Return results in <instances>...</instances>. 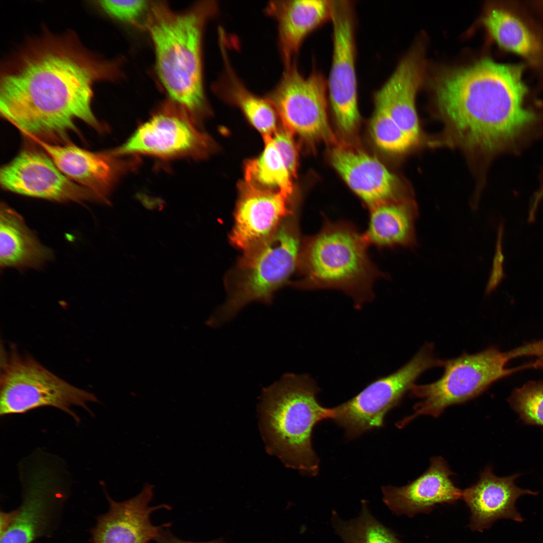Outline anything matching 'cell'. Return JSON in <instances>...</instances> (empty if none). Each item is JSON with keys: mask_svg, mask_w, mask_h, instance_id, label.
Segmentation results:
<instances>
[{"mask_svg": "<svg viewBox=\"0 0 543 543\" xmlns=\"http://www.w3.org/2000/svg\"><path fill=\"white\" fill-rule=\"evenodd\" d=\"M116 63L85 48L72 32H46L5 63L0 78L2 117L38 141L63 139L80 120L98 128L93 86L118 74Z\"/></svg>", "mask_w": 543, "mask_h": 543, "instance_id": "6da1fadb", "label": "cell"}, {"mask_svg": "<svg viewBox=\"0 0 543 543\" xmlns=\"http://www.w3.org/2000/svg\"><path fill=\"white\" fill-rule=\"evenodd\" d=\"M526 87L519 66L485 58L438 81V109L450 134L470 150L491 151L532 120L523 107Z\"/></svg>", "mask_w": 543, "mask_h": 543, "instance_id": "7a4b0ae2", "label": "cell"}, {"mask_svg": "<svg viewBox=\"0 0 543 543\" xmlns=\"http://www.w3.org/2000/svg\"><path fill=\"white\" fill-rule=\"evenodd\" d=\"M146 26L153 42L158 77L172 100L188 112L205 106L202 71L204 25L217 9L213 1L178 13L166 4L150 6Z\"/></svg>", "mask_w": 543, "mask_h": 543, "instance_id": "3957f363", "label": "cell"}, {"mask_svg": "<svg viewBox=\"0 0 543 543\" xmlns=\"http://www.w3.org/2000/svg\"><path fill=\"white\" fill-rule=\"evenodd\" d=\"M318 388L306 375L287 374L263 390L258 405L260 427L266 449L286 467L317 475L319 459L313 449L315 425L332 419V408L317 401Z\"/></svg>", "mask_w": 543, "mask_h": 543, "instance_id": "277c9868", "label": "cell"}, {"mask_svg": "<svg viewBox=\"0 0 543 543\" xmlns=\"http://www.w3.org/2000/svg\"><path fill=\"white\" fill-rule=\"evenodd\" d=\"M369 245L351 223L325 220L317 233L303 240L298 267L301 278L293 285L340 290L359 308L374 298V282L384 275L371 260Z\"/></svg>", "mask_w": 543, "mask_h": 543, "instance_id": "5b68a950", "label": "cell"}, {"mask_svg": "<svg viewBox=\"0 0 543 543\" xmlns=\"http://www.w3.org/2000/svg\"><path fill=\"white\" fill-rule=\"evenodd\" d=\"M303 241L294 214L267 240L244 252L227 278V299L211 318L210 324H223L251 302L269 303L298 269Z\"/></svg>", "mask_w": 543, "mask_h": 543, "instance_id": "8992f818", "label": "cell"}, {"mask_svg": "<svg viewBox=\"0 0 543 543\" xmlns=\"http://www.w3.org/2000/svg\"><path fill=\"white\" fill-rule=\"evenodd\" d=\"M543 349V340L528 343L514 349L502 352L490 347L481 352L463 353L443 360V375L436 381L425 385L413 384L411 395L420 399L414 413L399 422L402 427L420 415L439 417L447 407L461 404L481 395L497 381L519 371L535 368V362L513 368L506 364L516 357L538 356Z\"/></svg>", "mask_w": 543, "mask_h": 543, "instance_id": "52a82bcc", "label": "cell"}, {"mask_svg": "<svg viewBox=\"0 0 543 543\" xmlns=\"http://www.w3.org/2000/svg\"><path fill=\"white\" fill-rule=\"evenodd\" d=\"M97 402L93 394L60 378L31 356L20 353L16 346L3 350L0 373L1 415L24 413L48 406L58 408L77 420L72 407L89 411L88 403Z\"/></svg>", "mask_w": 543, "mask_h": 543, "instance_id": "ba28073f", "label": "cell"}, {"mask_svg": "<svg viewBox=\"0 0 543 543\" xmlns=\"http://www.w3.org/2000/svg\"><path fill=\"white\" fill-rule=\"evenodd\" d=\"M434 346L427 343L407 364L395 372L371 383L357 395L332 408V419L345 431L349 438L383 425L387 412L397 406L425 371L442 366Z\"/></svg>", "mask_w": 543, "mask_h": 543, "instance_id": "9c48e42d", "label": "cell"}, {"mask_svg": "<svg viewBox=\"0 0 543 543\" xmlns=\"http://www.w3.org/2000/svg\"><path fill=\"white\" fill-rule=\"evenodd\" d=\"M327 82L314 70L307 77L294 62L285 66L278 85L266 99L274 107L283 127L309 141L335 143L327 114Z\"/></svg>", "mask_w": 543, "mask_h": 543, "instance_id": "30bf717a", "label": "cell"}, {"mask_svg": "<svg viewBox=\"0 0 543 543\" xmlns=\"http://www.w3.org/2000/svg\"><path fill=\"white\" fill-rule=\"evenodd\" d=\"M354 10L352 1H331L333 52L327 92L337 124L346 134L353 132L360 119Z\"/></svg>", "mask_w": 543, "mask_h": 543, "instance_id": "8fae6325", "label": "cell"}, {"mask_svg": "<svg viewBox=\"0 0 543 543\" xmlns=\"http://www.w3.org/2000/svg\"><path fill=\"white\" fill-rule=\"evenodd\" d=\"M184 110L164 108L141 125L113 154H144L161 157L200 156L211 147Z\"/></svg>", "mask_w": 543, "mask_h": 543, "instance_id": "7c38bea8", "label": "cell"}, {"mask_svg": "<svg viewBox=\"0 0 543 543\" xmlns=\"http://www.w3.org/2000/svg\"><path fill=\"white\" fill-rule=\"evenodd\" d=\"M0 182L4 189L29 197L56 201L98 199L92 192L66 177L49 156L35 150H23L4 165Z\"/></svg>", "mask_w": 543, "mask_h": 543, "instance_id": "4fadbf2b", "label": "cell"}, {"mask_svg": "<svg viewBox=\"0 0 543 543\" xmlns=\"http://www.w3.org/2000/svg\"><path fill=\"white\" fill-rule=\"evenodd\" d=\"M239 190L229 239L232 245L246 252L267 240L294 214L289 197L279 191L260 188L246 181L240 183Z\"/></svg>", "mask_w": 543, "mask_h": 543, "instance_id": "5bb4252c", "label": "cell"}, {"mask_svg": "<svg viewBox=\"0 0 543 543\" xmlns=\"http://www.w3.org/2000/svg\"><path fill=\"white\" fill-rule=\"evenodd\" d=\"M154 486L146 483L141 492L122 502H116L108 494L110 504L107 513L98 519L93 530L94 543H148L155 540L170 523L155 526L151 514L158 509L170 510L165 504L149 505L154 495Z\"/></svg>", "mask_w": 543, "mask_h": 543, "instance_id": "9a60e30c", "label": "cell"}, {"mask_svg": "<svg viewBox=\"0 0 543 543\" xmlns=\"http://www.w3.org/2000/svg\"><path fill=\"white\" fill-rule=\"evenodd\" d=\"M451 475L444 459L434 457L428 469L410 483L401 487L383 486V501L397 516L429 514L436 505L452 503L462 497L463 491L455 485Z\"/></svg>", "mask_w": 543, "mask_h": 543, "instance_id": "2e32d148", "label": "cell"}, {"mask_svg": "<svg viewBox=\"0 0 543 543\" xmlns=\"http://www.w3.org/2000/svg\"><path fill=\"white\" fill-rule=\"evenodd\" d=\"M519 476L498 477L488 467L475 484L463 491L462 498L471 512L468 526L472 531L488 529L500 519L523 522L515 506L516 500L525 495L536 496L538 492L518 487L515 481Z\"/></svg>", "mask_w": 543, "mask_h": 543, "instance_id": "e0dca14e", "label": "cell"}, {"mask_svg": "<svg viewBox=\"0 0 543 543\" xmlns=\"http://www.w3.org/2000/svg\"><path fill=\"white\" fill-rule=\"evenodd\" d=\"M330 160L348 186L371 209L402 200L398 198L397 177L376 157L338 146L332 150Z\"/></svg>", "mask_w": 543, "mask_h": 543, "instance_id": "ac0fdd59", "label": "cell"}, {"mask_svg": "<svg viewBox=\"0 0 543 543\" xmlns=\"http://www.w3.org/2000/svg\"><path fill=\"white\" fill-rule=\"evenodd\" d=\"M422 59L412 52L399 63L374 96L396 124L418 143L420 128L415 107L416 94L422 76Z\"/></svg>", "mask_w": 543, "mask_h": 543, "instance_id": "d6986e66", "label": "cell"}, {"mask_svg": "<svg viewBox=\"0 0 543 543\" xmlns=\"http://www.w3.org/2000/svg\"><path fill=\"white\" fill-rule=\"evenodd\" d=\"M266 12L277 22L280 50L287 66L294 62L306 37L330 20L331 1H274L267 5Z\"/></svg>", "mask_w": 543, "mask_h": 543, "instance_id": "ffe728a7", "label": "cell"}, {"mask_svg": "<svg viewBox=\"0 0 543 543\" xmlns=\"http://www.w3.org/2000/svg\"><path fill=\"white\" fill-rule=\"evenodd\" d=\"M38 142L66 177L92 192L98 199L105 198L117 174L112 156L72 144Z\"/></svg>", "mask_w": 543, "mask_h": 543, "instance_id": "44dd1931", "label": "cell"}, {"mask_svg": "<svg viewBox=\"0 0 543 543\" xmlns=\"http://www.w3.org/2000/svg\"><path fill=\"white\" fill-rule=\"evenodd\" d=\"M417 211L407 199L386 203L371 208L364 236L370 245L377 247L415 245V223Z\"/></svg>", "mask_w": 543, "mask_h": 543, "instance_id": "7402d4cb", "label": "cell"}, {"mask_svg": "<svg viewBox=\"0 0 543 543\" xmlns=\"http://www.w3.org/2000/svg\"><path fill=\"white\" fill-rule=\"evenodd\" d=\"M52 257L27 227L23 218L7 205L0 211V265L2 267H36Z\"/></svg>", "mask_w": 543, "mask_h": 543, "instance_id": "603a6c76", "label": "cell"}, {"mask_svg": "<svg viewBox=\"0 0 543 543\" xmlns=\"http://www.w3.org/2000/svg\"><path fill=\"white\" fill-rule=\"evenodd\" d=\"M49 479L44 471L31 478L22 505L1 533V543H30L45 529L52 503Z\"/></svg>", "mask_w": 543, "mask_h": 543, "instance_id": "cb8c5ba5", "label": "cell"}, {"mask_svg": "<svg viewBox=\"0 0 543 543\" xmlns=\"http://www.w3.org/2000/svg\"><path fill=\"white\" fill-rule=\"evenodd\" d=\"M223 70L213 88L222 98L236 105L251 124L263 136L270 135L277 131V113L265 98L250 92L235 73L229 61L227 51L221 52Z\"/></svg>", "mask_w": 543, "mask_h": 543, "instance_id": "d4e9b609", "label": "cell"}, {"mask_svg": "<svg viewBox=\"0 0 543 543\" xmlns=\"http://www.w3.org/2000/svg\"><path fill=\"white\" fill-rule=\"evenodd\" d=\"M264 148L257 158L247 161L245 181L260 188L276 190L289 197L292 193L291 174L270 135L263 136Z\"/></svg>", "mask_w": 543, "mask_h": 543, "instance_id": "484cf974", "label": "cell"}, {"mask_svg": "<svg viewBox=\"0 0 543 543\" xmlns=\"http://www.w3.org/2000/svg\"><path fill=\"white\" fill-rule=\"evenodd\" d=\"M331 518L335 531L343 543H403L372 515L366 501H362L357 517L344 520L333 510Z\"/></svg>", "mask_w": 543, "mask_h": 543, "instance_id": "4316f807", "label": "cell"}, {"mask_svg": "<svg viewBox=\"0 0 543 543\" xmlns=\"http://www.w3.org/2000/svg\"><path fill=\"white\" fill-rule=\"evenodd\" d=\"M484 24L502 48L522 55L532 51L533 43L529 32L520 20L509 13L492 10L484 18Z\"/></svg>", "mask_w": 543, "mask_h": 543, "instance_id": "83f0119b", "label": "cell"}, {"mask_svg": "<svg viewBox=\"0 0 543 543\" xmlns=\"http://www.w3.org/2000/svg\"><path fill=\"white\" fill-rule=\"evenodd\" d=\"M375 109L371 121V132L377 145L391 153L404 152L416 143L403 132L386 110L374 100Z\"/></svg>", "mask_w": 543, "mask_h": 543, "instance_id": "f1b7e54d", "label": "cell"}, {"mask_svg": "<svg viewBox=\"0 0 543 543\" xmlns=\"http://www.w3.org/2000/svg\"><path fill=\"white\" fill-rule=\"evenodd\" d=\"M508 401L525 423L543 426V381L529 382L516 389Z\"/></svg>", "mask_w": 543, "mask_h": 543, "instance_id": "f546056e", "label": "cell"}, {"mask_svg": "<svg viewBox=\"0 0 543 543\" xmlns=\"http://www.w3.org/2000/svg\"><path fill=\"white\" fill-rule=\"evenodd\" d=\"M100 8L108 15L125 22L135 23L147 10L145 1H100Z\"/></svg>", "mask_w": 543, "mask_h": 543, "instance_id": "4dcf8cb0", "label": "cell"}, {"mask_svg": "<svg viewBox=\"0 0 543 543\" xmlns=\"http://www.w3.org/2000/svg\"><path fill=\"white\" fill-rule=\"evenodd\" d=\"M273 137L276 147L292 176L297 172L298 154L293 134L283 127L277 129Z\"/></svg>", "mask_w": 543, "mask_h": 543, "instance_id": "1f68e13d", "label": "cell"}, {"mask_svg": "<svg viewBox=\"0 0 543 543\" xmlns=\"http://www.w3.org/2000/svg\"><path fill=\"white\" fill-rule=\"evenodd\" d=\"M157 543H225L221 538L207 542H193L180 539L173 535L168 529H163L155 540Z\"/></svg>", "mask_w": 543, "mask_h": 543, "instance_id": "d6a6232c", "label": "cell"}, {"mask_svg": "<svg viewBox=\"0 0 543 543\" xmlns=\"http://www.w3.org/2000/svg\"><path fill=\"white\" fill-rule=\"evenodd\" d=\"M537 356L538 358L535 361L536 364L537 368L543 369V349L541 353Z\"/></svg>", "mask_w": 543, "mask_h": 543, "instance_id": "836d02e7", "label": "cell"}]
</instances>
